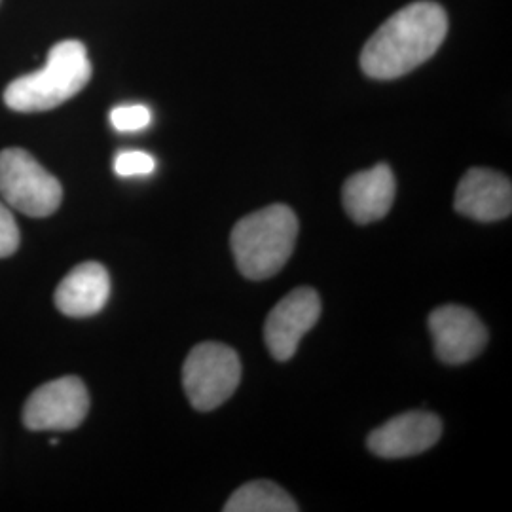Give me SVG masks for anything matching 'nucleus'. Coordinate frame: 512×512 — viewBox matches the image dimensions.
<instances>
[{
  "mask_svg": "<svg viewBox=\"0 0 512 512\" xmlns=\"http://www.w3.org/2000/svg\"><path fill=\"white\" fill-rule=\"evenodd\" d=\"M296 236L298 219L283 203L243 217L230 236L239 272L253 281L274 277L293 256Z\"/></svg>",
  "mask_w": 512,
  "mask_h": 512,
  "instance_id": "2",
  "label": "nucleus"
},
{
  "mask_svg": "<svg viewBox=\"0 0 512 512\" xmlns=\"http://www.w3.org/2000/svg\"><path fill=\"white\" fill-rule=\"evenodd\" d=\"M395 177L391 167L378 164L355 173L344 184V207L357 224H370L384 219L395 202Z\"/></svg>",
  "mask_w": 512,
  "mask_h": 512,
  "instance_id": "11",
  "label": "nucleus"
},
{
  "mask_svg": "<svg viewBox=\"0 0 512 512\" xmlns=\"http://www.w3.org/2000/svg\"><path fill=\"white\" fill-rule=\"evenodd\" d=\"M241 380L238 353L224 344L203 342L192 349L183 366V387L190 404L209 412L226 403Z\"/></svg>",
  "mask_w": 512,
  "mask_h": 512,
  "instance_id": "5",
  "label": "nucleus"
},
{
  "mask_svg": "<svg viewBox=\"0 0 512 512\" xmlns=\"http://www.w3.org/2000/svg\"><path fill=\"white\" fill-rule=\"evenodd\" d=\"M222 511L296 512L298 505L281 486L268 480H255V482L243 484L239 490H236V494L226 501Z\"/></svg>",
  "mask_w": 512,
  "mask_h": 512,
  "instance_id": "13",
  "label": "nucleus"
},
{
  "mask_svg": "<svg viewBox=\"0 0 512 512\" xmlns=\"http://www.w3.org/2000/svg\"><path fill=\"white\" fill-rule=\"evenodd\" d=\"M92 78V61L78 40L57 42L37 73L16 78L4 92V103L16 112L52 110L82 92Z\"/></svg>",
  "mask_w": 512,
  "mask_h": 512,
  "instance_id": "3",
  "label": "nucleus"
},
{
  "mask_svg": "<svg viewBox=\"0 0 512 512\" xmlns=\"http://www.w3.org/2000/svg\"><path fill=\"white\" fill-rule=\"evenodd\" d=\"M110 296V277L99 262L76 266L55 289V306L67 317H90L105 308Z\"/></svg>",
  "mask_w": 512,
  "mask_h": 512,
  "instance_id": "12",
  "label": "nucleus"
},
{
  "mask_svg": "<svg viewBox=\"0 0 512 512\" xmlns=\"http://www.w3.org/2000/svg\"><path fill=\"white\" fill-rule=\"evenodd\" d=\"M454 207L480 222L507 219L512 211L511 179L494 169L473 167L459 181Z\"/></svg>",
  "mask_w": 512,
  "mask_h": 512,
  "instance_id": "10",
  "label": "nucleus"
},
{
  "mask_svg": "<svg viewBox=\"0 0 512 512\" xmlns=\"http://www.w3.org/2000/svg\"><path fill=\"white\" fill-rule=\"evenodd\" d=\"M321 315V298L310 287H300L275 304L264 325V340L272 357L289 361L300 340L315 327Z\"/></svg>",
  "mask_w": 512,
  "mask_h": 512,
  "instance_id": "7",
  "label": "nucleus"
},
{
  "mask_svg": "<svg viewBox=\"0 0 512 512\" xmlns=\"http://www.w3.org/2000/svg\"><path fill=\"white\" fill-rule=\"evenodd\" d=\"M19 247V230L10 209L0 202V258L14 255Z\"/></svg>",
  "mask_w": 512,
  "mask_h": 512,
  "instance_id": "16",
  "label": "nucleus"
},
{
  "mask_svg": "<svg viewBox=\"0 0 512 512\" xmlns=\"http://www.w3.org/2000/svg\"><path fill=\"white\" fill-rule=\"evenodd\" d=\"M448 33V16L437 2H414L385 21L363 48L361 67L376 80H395L433 57Z\"/></svg>",
  "mask_w": 512,
  "mask_h": 512,
  "instance_id": "1",
  "label": "nucleus"
},
{
  "mask_svg": "<svg viewBox=\"0 0 512 512\" xmlns=\"http://www.w3.org/2000/svg\"><path fill=\"white\" fill-rule=\"evenodd\" d=\"M152 122V112L145 105H122L110 112V124L116 131L133 133L148 128Z\"/></svg>",
  "mask_w": 512,
  "mask_h": 512,
  "instance_id": "14",
  "label": "nucleus"
},
{
  "mask_svg": "<svg viewBox=\"0 0 512 512\" xmlns=\"http://www.w3.org/2000/svg\"><path fill=\"white\" fill-rule=\"evenodd\" d=\"M0 196L27 217H50L63 200V188L33 154L21 148L0 152Z\"/></svg>",
  "mask_w": 512,
  "mask_h": 512,
  "instance_id": "4",
  "label": "nucleus"
},
{
  "mask_svg": "<svg viewBox=\"0 0 512 512\" xmlns=\"http://www.w3.org/2000/svg\"><path fill=\"white\" fill-rule=\"evenodd\" d=\"M156 169V160L141 150H126L120 152L114 160V171L120 177H139L150 175Z\"/></svg>",
  "mask_w": 512,
  "mask_h": 512,
  "instance_id": "15",
  "label": "nucleus"
},
{
  "mask_svg": "<svg viewBox=\"0 0 512 512\" xmlns=\"http://www.w3.org/2000/svg\"><path fill=\"white\" fill-rule=\"evenodd\" d=\"M442 435V421L431 412H406L370 433L368 448L385 459L410 458L433 448Z\"/></svg>",
  "mask_w": 512,
  "mask_h": 512,
  "instance_id": "9",
  "label": "nucleus"
},
{
  "mask_svg": "<svg viewBox=\"0 0 512 512\" xmlns=\"http://www.w3.org/2000/svg\"><path fill=\"white\" fill-rule=\"evenodd\" d=\"M90 410V395L84 382L65 376L40 385L27 399L23 423L31 431H71L76 429Z\"/></svg>",
  "mask_w": 512,
  "mask_h": 512,
  "instance_id": "6",
  "label": "nucleus"
},
{
  "mask_svg": "<svg viewBox=\"0 0 512 512\" xmlns=\"http://www.w3.org/2000/svg\"><path fill=\"white\" fill-rule=\"evenodd\" d=\"M435 351L446 365H463L486 348L488 330L475 311L465 306H440L429 315Z\"/></svg>",
  "mask_w": 512,
  "mask_h": 512,
  "instance_id": "8",
  "label": "nucleus"
}]
</instances>
